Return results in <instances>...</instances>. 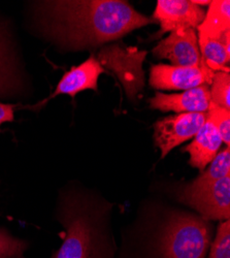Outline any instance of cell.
<instances>
[{
    "instance_id": "9a60e30c",
    "label": "cell",
    "mask_w": 230,
    "mask_h": 258,
    "mask_svg": "<svg viewBox=\"0 0 230 258\" xmlns=\"http://www.w3.org/2000/svg\"><path fill=\"white\" fill-rule=\"evenodd\" d=\"M201 59L215 73H229L230 31L218 39H198Z\"/></svg>"
},
{
    "instance_id": "7402d4cb",
    "label": "cell",
    "mask_w": 230,
    "mask_h": 258,
    "mask_svg": "<svg viewBox=\"0 0 230 258\" xmlns=\"http://www.w3.org/2000/svg\"><path fill=\"white\" fill-rule=\"evenodd\" d=\"M192 3L198 7H201V6H210L211 2L210 0H192Z\"/></svg>"
},
{
    "instance_id": "8992f818",
    "label": "cell",
    "mask_w": 230,
    "mask_h": 258,
    "mask_svg": "<svg viewBox=\"0 0 230 258\" xmlns=\"http://www.w3.org/2000/svg\"><path fill=\"white\" fill-rule=\"evenodd\" d=\"M215 72L201 59L198 67H175L154 64L150 72V85L157 90H189L202 85L211 86Z\"/></svg>"
},
{
    "instance_id": "9c48e42d",
    "label": "cell",
    "mask_w": 230,
    "mask_h": 258,
    "mask_svg": "<svg viewBox=\"0 0 230 258\" xmlns=\"http://www.w3.org/2000/svg\"><path fill=\"white\" fill-rule=\"evenodd\" d=\"M158 59L170 60L175 67H198L201 55L195 29H178L162 39L153 49Z\"/></svg>"
},
{
    "instance_id": "5b68a950",
    "label": "cell",
    "mask_w": 230,
    "mask_h": 258,
    "mask_svg": "<svg viewBox=\"0 0 230 258\" xmlns=\"http://www.w3.org/2000/svg\"><path fill=\"white\" fill-rule=\"evenodd\" d=\"M147 52H139L135 48L123 49L120 46L103 48L98 53L97 60L101 67L115 72L126 89L128 96L132 97L143 87L142 61Z\"/></svg>"
},
{
    "instance_id": "277c9868",
    "label": "cell",
    "mask_w": 230,
    "mask_h": 258,
    "mask_svg": "<svg viewBox=\"0 0 230 258\" xmlns=\"http://www.w3.org/2000/svg\"><path fill=\"white\" fill-rule=\"evenodd\" d=\"M176 200L205 220H230V176L203 186L189 183L175 188Z\"/></svg>"
},
{
    "instance_id": "ba28073f",
    "label": "cell",
    "mask_w": 230,
    "mask_h": 258,
    "mask_svg": "<svg viewBox=\"0 0 230 258\" xmlns=\"http://www.w3.org/2000/svg\"><path fill=\"white\" fill-rule=\"evenodd\" d=\"M204 17V10L194 5L192 0H158L153 14L161 27L157 34L159 36L178 29H195Z\"/></svg>"
},
{
    "instance_id": "30bf717a",
    "label": "cell",
    "mask_w": 230,
    "mask_h": 258,
    "mask_svg": "<svg viewBox=\"0 0 230 258\" xmlns=\"http://www.w3.org/2000/svg\"><path fill=\"white\" fill-rule=\"evenodd\" d=\"M149 102L151 109L162 112L206 113L211 103L210 87L202 85L179 94L157 92Z\"/></svg>"
},
{
    "instance_id": "7c38bea8",
    "label": "cell",
    "mask_w": 230,
    "mask_h": 258,
    "mask_svg": "<svg viewBox=\"0 0 230 258\" xmlns=\"http://www.w3.org/2000/svg\"><path fill=\"white\" fill-rule=\"evenodd\" d=\"M222 144L217 127L206 115V120L194 140L187 145L183 151L189 154V164L202 173L216 157Z\"/></svg>"
},
{
    "instance_id": "6da1fadb",
    "label": "cell",
    "mask_w": 230,
    "mask_h": 258,
    "mask_svg": "<svg viewBox=\"0 0 230 258\" xmlns=\"http://www.w3.org/2000/svg\"><path fill=\"white\" fill-rule=\"evenodd\" d=\"M34 4L36 23L45 38L72 51L103 45L154 23L121 0H51Z\"/></svg>"
},
{
    "instance_id": "8fae6325",
    "label": "cell",
    "mask_w": 230,
    "mask_h": 258,
    "mask_svg": "<svg viewBox=\"0 0 230 258\" xmlns=\"http://www.w3.org/2000/svg\"><path fill=\"white\" fill-rule=\"evenodd\" d=\"M104 72L100 62L94 55H91L86 61L79 67L72 68L65 73L58 83L57 87L50 98H54L61 94H66L72 98L84 90H97V82L99 76Z\"/></svg>"
},
{
    "instance_id": "ac0fdd59",
    "label": "cell",
    "mask_w": 230,
    "mask_h": 258,
    "mask_svg": "<svg viewBox=\"0 0 230 258\" xmlns=\"http://www.w3.org/2000/svg\"><path fill=\"white\" fill-rule=\"evenodd\" d=\"M211 102L230 110V75L229 73H215L211 84Z\"/></svg>"
},
{
    "instance_id": "7a4b0ae2",
    "label": "cell",
    "mask_w": 230,
    "mask_h": 258,
    "mask_svg": "<svg viewBox=\"0 0 230 258\" xmlns=\"http://www.w3.org/2000/svg\"><path fill=\"white\" fill-rule=\"evenodd\" d=\"M212 241L211 221L166 208L151 225L123 234L117 258H206Z\"/></svg>"
},
{
    "instance_id": "d6986e66",
    "label": "cell",
    "mask_w": 230,
    "mask_h": 258,
    "mask_svg": "<svg viewBox=\"0 0 230 258\" xmlns=\"http://www.w3.org/2000/svg\"><path fill=\"white\" fill-rule=\"evenodd\" d=\"M206 258H230V220L219 224Z\"/></svg>"
},
{
    "instance_id": "4fadbf2b",
    "label": "cell",
    "mask_w": 230,
    "mask_h": 258,
    "mask_svg": "<svg viewBox=\"0 0 230 258\" xmlns=\"http://www.w3.org/2000/svg\"><path fill=\"white\" fill-rule=\"evenodd\" d=\"M20 77L10 29L0 21V97L18 89Z\"/></svg>"
},
{
    "instance_id": "52a82bcc",
    "label": "cell",
    "mask_w": 230,
    "mask_h": 258,
    "mask_svg": "<svg viewBox=\"0 0 230 258\" xmlns=\"http://www.w3.org/2000/svg\"><path fill=\"white\" fill-rule=\"evenodd\" d=\"M206 120V113H181L158 120L154 124L155 145L160 149L161 159L179 145L196 136Z\"/></svg>"
},
{
    "instance_id": "3957f363",
    "label": "cell",
    "mask_w": 230,
    "mask_h": 258,
    "mask_svg": "<svg viewBox=\"0 0 230 258\" xmlns=\"http://www.w3.org/2000/svg\"><path fill=\"white\" fill-rule=\"evenodd\" d=\"M111 213L112 205L92 192L62 195L58 220L64 228L63 240L51 258H117Z\"/></svg>"
},
{
    "instance_id": "5bb4252c",
    "label": "cell",
    "mask_w": 230,
    "mask_h": 258,
    "mask_svg": "<svg viewBox=\"0 0 230 258\" xmlns=\"http://www.w3.org/2000/svg\"><path fill=\"white\" fill-rule=\"evenodd\" d=\"M198 39H218L230 31V2L214 0L197 27Z\"/></svg>"
},
{
    "instance_id": "2e32d148",
    "label": "cell",
    "mask_w": 230,
    "mask_h": 258,
    "mask_svg": "<svg viewBox=\"0 0 230 258\" xmlns=\"http://www.w3.org/2000/svg\"><path fill=\"white\" fill-rule=\"evenodd\" d=\"M230 176V148L226 147L216 155L213 161L208 164L200 175L190 184L194 186H203Z\"/></svg>"
},
{
    "instance_id": "44dd1931",
    "label": "cell",
    "mask_w": 230,
    "mask_h": 258,
    "mask_svg": "<svg viewBox=\"0 0 230 258\" xmlns=\"http://www.w3.org/2000/svg\"><path fill=\"white\" fill-rule=\"evenodd\" d=\"M15 105L0 102V126L6 122L14 121Z\"/></svg>"
},
{
    "instance_id": "ffe728a7",
    "label": "cell",
    "mask_w": 230,
    "mask_h": 258,
    "mask_svg": "<svg viewBox=\"0 0 230 258\" xmlns=\"http://www.w3.org/2000/svg\"><path fill=\"white\" fill-rule=\"evenodd\" d=\"M221 136L222 142L226 147L230 146V110H226L213 102L210 103V107L206 112Z\"/></svg>"
},
{
    "instance_id": "e0dca14e",
    "label": "cell",
    "mask_w": 230,
    "mask_h": 258,
    "mask_svg": "<svg viewBox=\"0 0 230 258\" xmlns=\"http://www.w3.org/2000/svg\"><path fill=\"white\" fill-rule=\"evenodd\" d=\"M28 242L14 236L8 229L0 227V258H25Z\"/></svg>"
}]
</instances>
